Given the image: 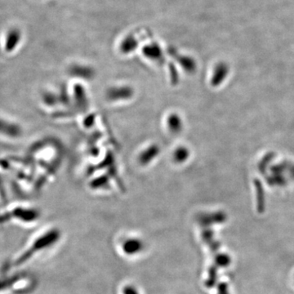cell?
Returning <instances> with one entry per match:
<instances>
[{
    "mask_svg": "<svg viewBox=\"0 0 294 294\" xmlns=\"http://www.w3.org/2000/svg\"><path fill=\"white\" fill-rule=\"evenodd\" d=\"M58 233L57 231H50V232H47L41 235L40 237L37 238L34 240V243L29 246V249L25 251L23 254L20 256L19 259H17V265H21L25 263V261L28 260L32 256V254H34V252L41 251L44 249V248L49 247V245L55 244L58 239Z\"/></svg>",
    "mask_w": 294,
    "mask_h": 294,
    "instance_id": "1",
    "label": "cell"
},
{
    "mask_svg": "<svg viewBox=\"0 0 294 294\" xmlns=\"http://www.w3.org/2000/svg\"><path fill=\"white\" fill-rule=\"evenodd\" d=\"M21 128L16 123L0 117V135L10 138H16L21 136Z\"/></svg>",
    "mask_w": 294,
    "mask_h": 294,
    "instance_id": "2",
    "label": "cell"
},
{
    "mask_svg": "<svg viewBox=\"0 0 294 294\" xmlns=\"http://www.w3.org/2000/svg\"><path fill=\"white\" fill-rule=\"evenodd\" d=\"M144 247L141 240L137 238H129L125 241L123 242L122 250L124 253L128 256H133L135 254H138L141 252Z\"/></svg>",
    "mask_w": 294,
    "mask_h": 294,
    "instance_id": "3",
    "label": "cell"
},
{
    "mask_svg": "<svg viewBox=\"0 0 294 294\" xmlns=\"http://www.w3.org/2000/svg\"><path fill=\"white\" fill-rule=\"evenodd\" d=\"M122 294H140L138 289L132 284H126L122 289Z\"/></svg>",
    "mask_w": 294,
    "mask_h": 294,
    "instance_id": "4",
    "label": "cell"
}]
</instances>
